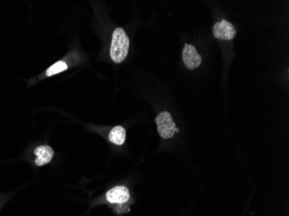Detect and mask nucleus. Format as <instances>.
I'll return each instance as SVG.
<instances>
[{"mask_svg": "<svg viewBox=\"0 0 289 216\" xmlns=\"http://www.w3.org/2000/svg\"><path fill=\"white\" fill-rule=\"evenodd\" d=\"M128 50L129 38L122 28H117L113 31L112 37V43L110 46V57L114 63L120 64L127 57Z\"/></svg>", "mask_w": 289, "mask_h": 216, "instance_id": "1", "label": "nucleus"}, {"mask_svg": "<svg viewBox=\"0 0 289 216\" xmlns=\"http://www.w3.org/2000/svg\"><path fill=\"white\" fill-rule=\"evenodd\" d=\"M158 132L161 138L165 140L172 139L175 133H178L180 130L176 128V124L173 121V117L168 112H162L157 116L156 120Z\"/></svg>", "mask_w": 289, "mask_h": 216, "instance_id": "2", "label": "nucleus"}, {"mask_svg": "<svg viewBox=\"0 0 289 216\" xmlns=\"http://www.w3.org/2000/svg\"><path fill=\"white\" fill-rule=\"evenodd\" d=\"M213 35L220 40H231L236 37V30L232 23L223 19L215 23L213 27Z\"/></svg>", "mask_w": 289, "mask_h": 216, "instance_id": "3", "label": "nucleus"}, {"mask_svg": "<svg viewBox=\"0 0 289 216\" xmlns=\"http://www.w3.org/2000/svg\"><path fill=\"white\" fill-rule=\"evenodd\" d=\"M183 61L188 70H195L202 63V58L195 47L186 44L183 50Z\"/></svg>", "mask_w": 289, "mask_h": 216, "instance_id": "4", "label": "nucleus"}, {"mask_svg": "<svg viewBox=\"0 0 289 216\" xmlns=\"http://www.w3.org/2000/svg\"><path fill=\"white\" fill-rule=\"evenodd\" d=\"M106 198L110 203H126L130 198L129 190L125 186L114 187L106 192Z\"/></svg>", "mask_w": 289, "mask_h": 216, "instance_id": "5", "label": "nucleus"}, {"mask_svg": "<svg viewBox=\"0 0 289 216\" xmlns=\"http://www.w3.org/2000/svg\"><path fill=\"white\" fill-rule=\"evenodd\" d=\"M35 155L37 156V159L35 160V163L37 166H43L46 163H50L53 157L54 151L51 147L49 145H42L35 149Z\"/></svg>", "mask_w": 289, "mask_h": 216, "instance_id": "6", "label": "nucleus"}, {"mask_svg": "<svg viewBox=\"0 0 289 216\" xmlns=\"http://www.w3.org/2000/svg\"><path fill=\"white\" fill-rule=\"evenodd\" d=\"M110 141L117 145H121L126 140V130L120 126L113 127L108 136Z\"/></svg>", "mask_w": 289, "mask_h": 216, "instance_id": "7", "label": "nucleus"}, {"mask_svg": "<svg viewBox=\"0 0 289 216\" xmlns=\"http://www.w3.org/2000/svg\"><path fill=\"white\" fill-rule=\"evenodd\" d=\"M68 70V65L64 61H58L57 63L53 64L52 66L50 67L48 70H46L47 76H52L54 74L63 72L65 70Z\"/></svg>", "mask_w": 289, "mask_h": 216, "instance_id": "8", "label": "nucleus"}]
</instances>
